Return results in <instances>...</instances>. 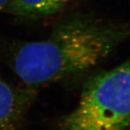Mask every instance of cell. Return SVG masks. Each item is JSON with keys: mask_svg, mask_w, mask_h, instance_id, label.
Returning a JSON list of instances; mask_svg holds the SVG:
<instances>
[{"mask_svg": "<svg viewBox=\"0 0 130 130\" xmlns=\"http://www.w3.org/2000/svg\"><path fill=\"white\" fill-rule=\"evenodd\" d=\"M129 36L128 23L77 14L61 21L42 40L18 44L11 64L25 86L36 88L92 69Z\"/></svg>", "mask_w": 130, "mask_h": 130, "instance_id": "obj_1", "label": "cell"}, {"mask_svg": "<svg viewBox=\"0 0 130 130\" xmlns=\"http://www.w3.org/2000/svg\"><path fill=\"white\" fill-rule=\"evenodd\" d=\"M11 0H0V11L6 9Z\"/></svg>", "mask_w": 130, "mask_h": 130, "instance_id": "obj_5", "label": "cell"}, {"mask_svg": "<svg viewBox=\"0 0 130 130\" xmlns=\"http://www.w3.org/2000/svg\"><path fill=\"white\" fill-rule=\"evenodd\" d=\"M71 0H11L6 9L25 18L51 15L59 12Z\"/></svg>", "mask_w": 130, "mask_h": 130, "instance_id": "obj_4", "label": "cell"}, {"mask_svg": "<svg viewBox=\"0 0 130 130\" xmlns=\"http://www.w3.org/2000/svg\"><path fill=\"white\" fill-rule=\"evenodd\" d=\"M129 61L93 74L84 84L77 106L59 130H129Z\"/></svg>", "mask_w": 130, "mask_h": 130, "instance_id": "obj_2", "label": "cell"}, {"mask_svg": "<svg viewBox=\"0 0 130 130\" xmlns=\"http://www.w3.org/2000/svg\"><path fill=\"white\" fill-rule=\"evenodd\" d=\"M36 95L35 88L15 87L0 77V130H21Z\"/></svg>", "mask_w": 130, "mask_h": 130, "instance_id": "obj_3", "label": "cell"}]
</instances>
